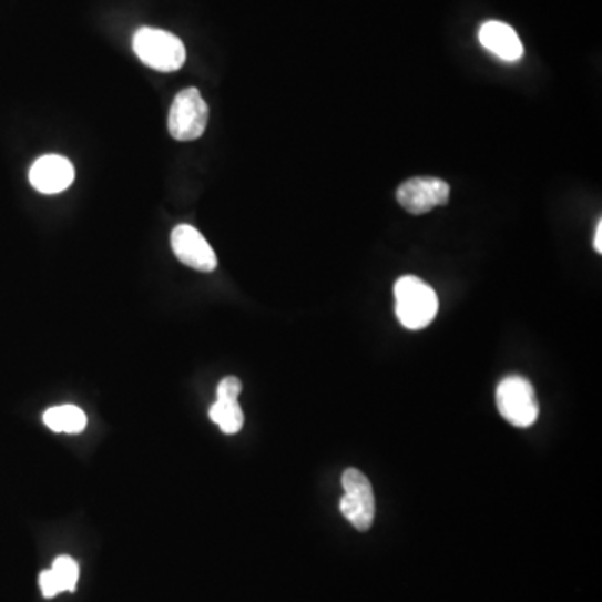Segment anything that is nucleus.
<instances>
[{"instance_id": "f257e3e1", "label": "nucleus", "mask_w": 602, "mask_h": 602, "mask_svg": "<svg viewBox=\"0 0 602 602\" xmlns=\"http://www.w3.org/2000/svg\"><path fill=\"white\" fill-rule=\"evenodd\" d=\"M395 314L409 330H422L439 314V296L417 276H401L394 286Z\"/></svg>"}, {"instance_id": "f03ea898", "label": "nucleus", "mask_w": 602, "mask_h": 602, "mask_svg": "<svg viewBox=\"0 0 602 602\" xmlns=\"http://www.w3.org/2000/svg\"><path fill=\"white\" fill-rule=\"evenodd\" d=\"M497 409L511 426L529 429L539 419V400L531 381L521 375L504 378L497 387Z\"/></svg>"}, {"instance_id": "7ed1b4c3", "label": "nucleus", "mask_w": 602, "mask_h": 602, "mask_svg": "<svg viewBox=\"0 0 602 602\" xmlns=\"http://www.w3.org/2000/svg\"><path fill=\"white\" fill-rule=\"evenodd\" d=\"M134 52L147 65L161 72H173L183 68L186 49L181 39L160 29L143 28L133 41Z\"/></svg>"}, {"instance_id": "20e7f679", "label": "nucleus", "mask_w": 602, "mask_h": 602, "mask_svg": "<svg viewBox=\"0 0 602 602\" xmlns=\"http://www.w3.org/2000/svg\"><path fill=\"white\" fill-rule=\"evenodd\" d=\"M210 110L205 99L194 88L177 92L171 104L167 130L177 141H194L203 136L208 126Z\"/></svg>"}, {"instance_id": "39448f33", "label": "nucleus", "mask_w": 602, "mask_h": 602, "mask_svg": "<svg viewBox=\"0 0 602 602\" xmlns=\"http://www.w3.org/2000/svg\"><path fill=\"white\" fill-rule=\"evenodd\" d=\"M345 496L340 512L357 531H368L375 519V496L370 480L358 469H347L341 476Z\"/></svg>"}, {"instance_id": "423d86ee", "label": "nucleus", "mask_w": 602, "mask_h": 602, "mask_svg": "<svg viewBox=\"0 0 602 602\" xmlns=\"http://www.w3.org/2000/svg\"><path fill=\"white\" fill-rule=\"evenodd\" d=\"M450 186L439 177H412L401 183L397 200L410 215H426L437 206L449 203Z\"/></svg>"}, {"instance_id": "0eeeda50", "label": "nucleus", "mask_w": 602, "mask_h": 602, "mask_svg": "<svg viewBox=\"0 0 602 602\" xmlns=\"http://www.w3.org/2000/svg\"><path fill=\"white\" fill-rule=\"evenodd\" d=\"M171 248L181 263L197 272H213L218 266L215 249L194 226H176L171 233Z\"/></svg>"}, {"instance_id": "6e6552de", "label": "nucleus", "mask_w": 602, "mask_h": 602, "mask_svg": "<svg viewBox=\"0 0 602 602\" xmlns=\"http://www.w3.org/2000/svg\"><path fill=\"white\" fill-rule=\"evenodd\" d=\"M74 176V166L71 161L58 154H48L32 164L29 181L39 193L55 194L68 190Z\"/></svg>"}, {"instance_id": "1a4fd4ad", "label": "nucleus", "mask_w": 602, "mask_h": 602, "mask_svg": "<svg viewBox=\"0 0 602 602\" xmlns=\"http://www.w3.org/2000/svg\"><path fill=\"white\" fill-rule=\"evenodd\" d=\"M479 41L487 51L502 61L516 62L524 54V45L518 32L504 22L489 21L479 31Z\"/></svg>"}, {"instance_id": "9d476101", "label": "nucleus", "mask_w": 602, "mask_h": 602, "mask_svg": "<svg viewBox=\"0 0 602 602\" xmlns=\"http://www.w3.org/2000/svg\"><path fill=\"white\" fill-rule=\"evenodd\" d=\"M42 419L52 432L81 433L88 426V417L75 406L52 407Z\"/></svg>"}, {"instance_id": "9b49d317", "label": "nucleus", "mask_w": 602, "mask_h": 602, "mask_svg": "<svg viewBox=\"0 0 602 602\" xmlns=\"http://www.w3.org/2000/svg\"><path fill=\"white\" fill-rule=\"evenodd\" d=\"M210 419L222 429L226 436H233L242 430L243 424H245V416H243L242 407H239L238 400H216L210 409Z\"/></svg>"}, {"instance_id": "f8f14e48", "label": "nucleus", "mask_w": 602, "mask_h": 602, "mask_svg": "<svg viewBox=\"0 0 602 602\" xmlns=\"http://www.w3.org/2000/svg\"><path fill=\"white\" fill-rule=\"evenodd\" d=\"M51 571L54 572L62 592L74 591L79 581V565L74 559L69 558V555H61V558L55 559Z\"/></svg>"}, {"instance_id": "ddd939ff", "label": "nucleus", "mask_w": 602, "mask_h": 602, "mask_svg": "<svg viewBox=\"0 0 602 602\" xmlns=\"http://www.w3.org/2000/svg\"><path fill=\"white\" fill-rule=\"evenodd\" d=\"M242 388L243 385L242 381H239V378L226 377L220 381L216 395H218V400L235 401L238 400L239 394H242Z\"/></svg>"}, {"instance_id": "4468645a", "label": "nucleus", "mask_w": 602, "mask_h": 602, "mask_svg": "<svg viewBox=\"0 0 602 602\" xmlns=\"http://www.w3.org/2000/svg\"><path fill=\"white\" fill-rule=\"evenodd\" d=\"M39 585H41L42 595L48 599L55 598V595L62 592L61 585H59L58 579H55L54 572L51 569L41 572V575H39Z\"/></svg>"}, {"instance_id": "2eb2a0df", "label": "nucleus", "mask_w": 602, "mask_h": 602, "mask_svg": "<svg viewBox=\"0 0 602 602\" xmlns=\"http://www.w3.org/2000/svg\"><path fill=\"white\" fill-rule=\"evenodd\" d=\"M594 248L598 253L602 252V222L598 223V229H595Z\"/></svg>"}]
</instances>
